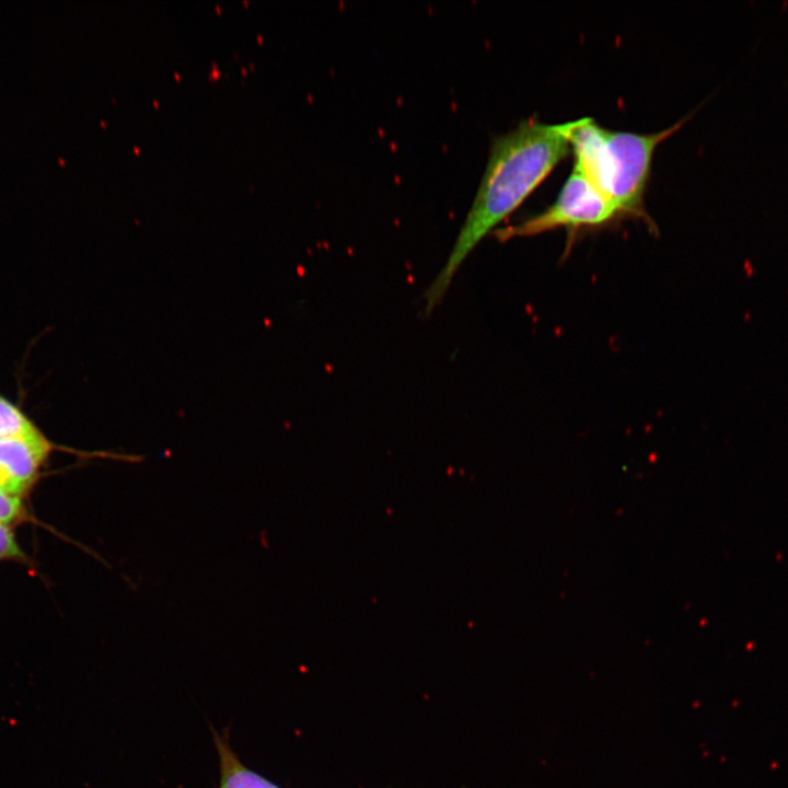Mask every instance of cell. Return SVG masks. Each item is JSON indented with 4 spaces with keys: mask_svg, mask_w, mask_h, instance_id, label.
Wrapping results in <instances>:
<instances>
[{
    "mask_svg": "<svg viewBox=\"0 0 788 788\" xmlns=\"http://www.w3.org/2000/svg\"><path fill=\"white\" fill-rule=\"evenodd\" d=\"M212 734L219 756V788H281L246 767L232 750L227 734H219L213 729Z\"/></svg>",
    "mask_w": 788,
    "mask_h": 788,
    "instance_id": "obj_5",
    "label": "cell"
},
{
    "mask_svg": "<svg viewBox=\"0 0 788 788\" xmlns=\"http://www.w3.org/2000/svg\"><path fill=\"white\" fill-rule=\"evenodd\" d=\"M24 552L20 547L14 533L7 524L0 523V561L24 560Z\"/></svg>",
    "mask_w": 788,
    "mask_h": 788,
    "instance_id": "obj_8",
    "label": "cell"
},
{
    "mask_svg": "<svg viewBox=\"0 0 788 788\" xmlns=\"http://www.w3.org/2000/svg\"><path fill=\"white\" fill-rule=\"evenodd\" d=\"M25 508L21 498L14 497L0 488V523L10 525L24 520Z\"/></svg>",
    "mask_w": 788,
    "mask_h": 788,
    "instance_id": "obj_7",
    "label": "cell"
},
{
    "mask_svg": "<svg viewBox=\"0 0 788 788\" xmlns=\"http://www.w3.org/2000/svg\"><path fill=\"white\" fill-rule=\"evenodd\" d=\"M621 219L615 205L573 169L548 208L519 223L496 229L494 235L505 242L565 228L572 239L580 230L604 228Z\"/></svg>",
    "mask_w": 788,
    "mask_h": 788,
    "instance_id": "obj_3",
    "label": "cell"
},
{
    "mask_svg": "<svg viewBox=\"0 0 788 788\" xmlns=\"http://www.w3.org/2000/svg\"><path fill=\"white\" fill-rule=\"evenodd\" d=\"M684 123L654 132L609 130L583 117L571 135L573 169L581 172L617 208L622 218H636L651 227L644 207L651 161L657 147Z\"/></svg>",
    "mask_w": 788,
    "mask_h": 788,
    "instance_id": "obj_2",
    "label": "cell"
},
{
    "mask_svg": "<svg viewBox=\"0 0 788 788\" xmlns=\"http://www.w3.org/2000/svg\"><path fill=\"white\" fill-rule=\"evenodd\" d=\"M36 430L18 407L0 396V439Z\"/></svg>",
    "mask_w": 788,
    "mask_h": 788,
    "instance_id": "obj_6",
    "label": "cell"
},
{
    "mask_svg": "<svg viewBox=\"0 0 788 788\" xmlns=\"http://www.w3.org/2000/svg\"><path fill=\"white\" fill-rule=\"evenodd\" d=\"M579 119L544 124L534 118L496 137L480 183L443 267L426 289L425 314L443 300L477 244L511 215L571 151Z\"/></svg>",
    "mask_w": 788,
    "mask_h": 788,
    "instance_id": "obj_1",
    "label": "cell"
},
{
    "mask_svg": "<svg viewBox=\"0 0 788 788\" xmlns=\"http://www.w3.org/2000/svg\"><path fill=\"white\" fill-rule=\"evenodd\" d=\"M51 451L38 431L0 439V488L22 498L33 487Z\"/></svg>",
    "mask_w": 788,
    "mask_h": 788,
    "instance_id": "obj_4",
    "label": "cell"
}]
</instances>
